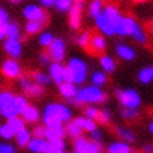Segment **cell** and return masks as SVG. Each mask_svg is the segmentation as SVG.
<instances>
[{"label": "cell", "instance_id": "6da1fadb", "mask_svg": "<svg viewBox=\"0 0 153 153\" xmlns=\"http://www.w3.org/2000/svg\"><path fill=\"white\" fill-rule=\"evenodd\" d=\"M71 118L70 110L64 105L51 103L48 105L44 112V123L48 128L61 126V122H68Z\"/></svg>", "mask_w": 153, "mask_h": 153}, {"label": "cell", "instance_id": "7a4b0ae2", "mask_svg": "<svg viewBox=\"0 0 153 153\" xmlns=\"http://www.w3.org/2000/svg\"><path fill=\"white\" fill-rule=\"evenodd\" d=\"M106 100H107L106 95L95 85V86H87V87L81 88L80 91H77L76 96L74 98H71L70 101L77 103V105H81V103H86V102L100 103V102H105Z\"/></svg>", "mask_w": 153, "mask_h": 153}, {"label": "cell", "instance_id": "3957f363", "mask_svg": "<svg viewBox=\"0 0 153 153\" xmlns=\"http://www.w3.org/2000/svg\"><path fill=\"white\" fill-rule=\"evenodd\" d=\"M0 112H1V116L5 118L18 116L20 111L18 107L16 96H14L9 91H3L0 94Z\"/></svg>", "mask_w": 153, "mask_h": 153}, {"label": "cell", "instance_id": "277c9868", "mask_svg": "<svg viewBox=\"0 0 153 153\" xmlns=\"http://www.w3.org/2000/svg\"><path fill=\"white\" fill-rule=\"evenodd\" d=\"M22 15H24V18L26 20H37V21L45 22V24L48 21V14L41 5H36V4L26 5L24 7V10H22Z\"/></svg>", "mask_w": 153, "mask_h": 153}, {"label": "cell", "instance_id": "5b68a950", "mask_svg": "<svg viewBox=\"0 0 153 153\" xmlns=\"http://www.w3.org/2000/svg\"><path fill=\"white\" fill-rule=\"evenodd\" d=\"M117 97H118L120 102L125 107L137 108L141 103L140 95L133 90H117Z\"/></svg>", "mask_w": 153, "mask_h": 153}, {"label": "cell", "instance_id": "8992f818", "mask_svg": "<svg viewBox=\"0 0 153 153\" xmlns=\"http://www.w3.org/2000/svg\"><path fill=\"white\" fill-rule=\"evenodd\" d=\"M85 6L83 0H76L74 5L71 6L70 11H68V24L72 30H77L81 26V16H82V10Z\"/></svg>", "mask_w": 153, "mask_h": 153}, {"label": "cell", "instance_id": "52a82bcc", "mask_svg": "<svg viewBox=\"0 0 153 153\" xmlns=\"http://www.w3.org/2000/svg\"><path fill=\"white\" fill-rule=\"evenodd\" d=\"M67 66L71 68V71L74 72L75 77V83H82L86 80V74H87V66L83 62L81 59L74 57L68 61Z\"/></svg>", "mask_w": 153, "mask_h": 153}, {"label": "cell", "instance_id": "ba28073f", "mask_svg": "<svg viewBox=\"0 0 153 153\" xmlns=\"http://www.w3.org/2000/svg\"><path fill=\"white\" fill-rule=\"evenodd\" d=\"M138 25L134 18L129 16V15H123L122 19L116 26V35L120 36H131L134 31V29Z\"/></svg>", "mask_w": 153, "mask_h": 153}, {"label": "cell", "instance_id": "9c48e42d", "mask_svg": "<svg viewBox=\"0 0 153 153\" xmlns=\"http://www.w3.org/2000/svg\"><path fill=\"white\" fill-rule=\"evenodd\" d=\"M95 25L98 29V31L102 33L106 36L116 35V26H114L113 22L103 14V11L95 19Z\"/></svg>", "mask_w": 153, "mask_h": 153}, {"label": "cell", "instance_id": "30bf717a", "mask_svg": "<svg viewBox=\"0 0 153 153\" xmlns=\"http://www.w3.org/2000/svg\"><path fill=\"white\" fill-rule=\"evenodd\" d=\"M75 149L81 153H100L101 144L96 141L88 142L86 138L80 136L75 140Z\"/></svg>", "mask_w": 153, "mask_h": 153}, {"label": "cell", "instance_id": "8fae6325", "mask_svg": "<svg viewBox=\"0 0 153 153\" xmlns=\"http://www.w3.org/2000/svg\"><path fill=\"white\" fill-rule=\"evenodd\" d=\"M65 51H66V46H65V41L62 39H55L49 46V52L52 60L57 61V62H61L64 60Z\"/></svg>", "mask_w": 153, "mask_h": 153}, {"label": "cell", "instance_id": "7c38bea8", "mask_svg": "<svg viewBox=\"0 0 153 153\" xmlns=\"http://www.w3.org/2000/svg\"><path fill=\"white\" fill-rule=\"evenodd\" d=\"M3 74L9 79H15L20 75V65L15 61V59H9V60H5L4 64H3Z\"/></svg>", "mask_w": 153, "mask_h": 153}, {"label": "cell", "instance_id": "4fadbf2b", "mask_svg": "<svg viewBox=\"0 0 153 153\" xmlns=\"http://www.w3.org/2000/svg\"><path fill=\"white\" fill-rule=\"evenodd\" d=\"M4 50L7 52V55L13 59H18L21 55V42L20 40H14V39H6L4 41Z\"/></svg>", "mask_w": 153, "mask_h": 153}, {"label": "cell", "instance_id": "5bb4252c", "mask_svg": "<svg viewBox=\"0 0 153 153\" xmlns=\"http://www.w3.org/2000/svg\"><path fill=\"white\" fill-rule=\"evenodd\" d=\"M21 82V87L29 96H40L42 94V86L39 85V83H33L31 81H29L27 79L22 77L20 80Z\"/></svg>", "mask_w": 153, "mask_h": 153}, {"label": "cell", "instance_id": "9a60e30c", "mask_svg": "<svg viewBox=\"0 0 153 153\" xmlns=\"http://www.w3.org/2000/svg\"><path fill=\"white\" fill-rule=\"evenodd\" d=\"M29 149L35 153H48L50 148V142L49 141H44L40 137H36L35 140L30 141L27 144Z\"/></svg>", "mask_w": 153, "mask_h": 153}, {"label": "cell", "instance_id": "2e32d148", "mask_svg": "<svg viewBox=\"0 0 153 153\" xmlns=\"http://www.w3.org/2000/svg\"><path fill=\"white\" fill-rule=\"evenodd\" d=\"M116 53L120 59L126 60V61H132L136 57V51L126 44H117L116 45Z\"/></svg>", "mask_w": 153, "mask_h": 153}, {"label": "cell", "instance_id": "e0dca14e", "mask_svg": "<svg viewBox=\"0 0 153 153\" xmlns=\"http://www.w3.org/2000/svg\"><path fill=\"white\" fill-rule=\"evenodd\" d=\"M64 70L65 67L61 66L60 62L53 61V64L50 65V77L53 80V82H56L57 85H61L64 81Z\"/></svg>", "mask_w": 153, "mask_h": 153}, {"label": "cell", "instance_id": "ac0fdd59", "mask_svg": "<svg viewBox=\"0 0 153 153\" xmlns=\"http://www.w3.org/2000/svg\"><path fill=\"white\" fill-rule=\"evenodd\" d=\"M103 14L113 22L114 26H117V24L120 22V20L122 19V16H123V15L121 14V11H120L118 7H117L116 5H113V4L106 5L105 9H103Z\"/></svg>", "mask_w": 153, "mask_h": 153}, {"label": "cell", "instance_id": "d6986e66", "mask_svg": "<svg viewBox=\"0 0 153 153\" xmlns=\"http://www.w3.org/2000/svg\"><path fill=\"white\" fill-rule=\"evenodd\" d=\"M4 35L6 39H14V40H20L21 37V29L19 26L18 22L15 21H10L7 26L5 27Z\"/></svg>", "mask_w": 153, "mask_h": 153}, {"label": "cell", "instance_id": "ffe728a7", "mask_svg": "<svg viewBox=\"0 0 153 153\" xmlns=\"http://www.w3.org/2000/svg\"><path fill=\"white\" fill-rule=\"evenodd\" d=\"M105 9V5H103V0H91L88 7H87V11L91 19H96L98 15H100Z\"/></svg>", "mask_w": 153, "mask_h": 153}, {"label": "cell", "instance_id": "44dd1931", "mask_svg": "<svg viewBox=\"0 0 153 153\" xmlns=\"http://www.w3.org/2000/svg\"><path fill=\"white\" fill-rule=\"evenodd\" d=\"M60 86V94L64 97H66L67 100H71L77 94V90H76L75 85H72V82H62Z\"/></svg>", "mask_w": 153, "mask_h": 153}, {"label": "cell", "instance_id": "7402d4cb", "mask_svg": "<svg viewBox=\"0 0 153 153\" xmlns=\"http://www.w3.org/2000/svg\"><path fill=\"white\" fill-rule=\"evenodd\" d=\"M45 25V22L42 21H37V20H27V22L25 24V31L26 34L29 35H34V34H37V33H40L42 27Z\"/></svg>", "mask_w": 153, "mask_h": 153}, {"label": "cell", "instance_id": "603a6c76", "mask_svg": "<svg viewBox=\"0 0 153 153\" xmlns=\"http://www.w3.org/2000/svg\"><path fill=\"white\" fill-rule=\"evenodd\" d=\"M90 46L92 48V50H95L96 52H102L106 49V39L102 35H94L92 39H91V44Z\"/></svg>", "mask_w": 153, "mask_h": 153}, {"label": "cell", "instance_id": "cb8c5ba5", "mask_svg": "<svg viewBox=\"0 0 153 153\" xmlns=\"http://www.w3.org/2000/svg\"><path fill=\"white\" fill-rule=\"evenodd\" d=\"M66 134L65 132V128L61 126H57V127H53V128H46V138L49 141L51 140H56V138H64V136Z\"/></svg>", "mask_w": 153, "mask_h": 153}, {"label": "cell", "instance_id": "d4e9b609", "mask_svg": "<svg viewBox=\"0 0 153 153\" xmlns=\"http://www.w3.org/2000/svg\"><path fill=\"white\" fill-rule=\"evenodd\" d=\"M108 153H132L131 147L123 142H114L108 146Z\"/></svg>", "mask_w": 153, "mask_h": 153}, {"label": "cell", "instance_id": "484cf974", "mask_svg": "<svg viewBox=\"0 0 153 153\" xmlns=\"http://www.w3.org/2000/svg\"><path fill=\"white\" fill-rule=\"evenodd\" d=\"M21 114H22V117H24V120L27 122H36L39 120V111L33 106H27L26 108L22 111Z\"/></svg>", "mask_w": 153, "mask_h": 153}, {"label": "cell", "instance_id": "4316f807", "mask_svg": "<svg viewBox=\"0 0 153 153\" xmlns=\"http://www.w3.org/2000/svg\"><path fill=\"white\" fill-rule=\"evenodd\" d=\"M132 37H133V40L134 41H137V42H140V44H147V41H148V36H147V34H146V31L143 30V27L138 24L137 25V27L134 29V31H133V34L131 35Z\"/></svg>", "mask_w": 153, "mask_h": 153}, {"label": "cell", "instance_id": "83f0119b", "mask_svg": "<svg viewBox=\"0 0 153 153\" xmlns=\"http://www.w3.org/2000/svg\"><path fill=\"white\" fill-rule=\"evenodd\" d=\"M9 14L7 11L4 9V7H0V39H4L5 35H4V31H5V27L7 26V24L10 22L9 20Z\"/></svg>", "mask_w": 153, "mask_h": 153}, {"label": "cell", "instance_id": "f1b7e54d", "mask_svg": "<svg viewBox=\"0 0 153 153\" xmlns=\"http://www.w3.org/2000/svg\"><path fill=\"white\" fill-rule=\"evenodd\" d=\"M75 122L77 123L82 129H85V131H94V129H96V125H95V122L94 120H91V118H83V117H80V118H76Z\"/></svg>", "mask_w": 153, "mask_h": 153}, {"label": "cell", "instance_id": "f546056e", "mask_svg": "<svg viewBox=\"0 0 153 153\" xmlns=\"http://www.w3.org/2000/svg\"><path fill=\"white\" fill-rule=\"evenodd\" d=\"M15 136H16V142H18V144L20 147H25V146H27V144H29V142H30V133H29L27 129L22 128V129H20V131H18Z\"/></svg>", "mask_w": 153, "mask_h": 153}, {"label": "cell", "instance_id": "4dcf8cb0", "mask_svg": "<svg viewBox=\"0 0 153 153\" xmlns=\"http://www.w3.org/2000/svg\"><path fill=\"white\" fill-rule=\"evenodd\" d=\"M100 64L103 68V71H106V72H112L114 68H116V62L113 61V59L110 56H106V55L100 59Z\"/></svg>", "mask_w": 153, "mask_h": 153}, {"label": "cell", "instance_id": "1f68e13d", "mask_svg": "<svg viewBox=\"0 0 153 153\" xmlns=\"http://www.w3.org/2000/svg\"><path fill=\"white\" fill-rule=\"evenodd\" d=\"M76 0H56L55 9L60 13H68Z\"/></svg>", "mask_w": 153, "mask_h": 153}, {"label": "cell", "instance_id": "d6a6232c", "mask_svg": "<svg viewBox=\"0 0 153 153\" xmlns=\"http://www.w3.org/2000/svg\"><path fill=\"white\" fill-rule=\"evenodd\" d=\"M53 40H55V37H53V35L51 33H49V31H44L39 36V44L41 45L42 48H49Z\"/></svg>", "mask_w": 153, "mask_h": 153}, {"label": "cell", "instance_id": "836d02e7", "mask_svg": "<svg viewBox=\"0 0 153 153\" xmlns=\"http://www.w3.org/2000/svg\"><path fill=\"white\" fill-rule=\"evenodd\" d=\"M81 129H82V128L74 121V122H70V123L67 125V127H66V132L70 134L72 138H77V137L81 136Z\"/></svg>", "mask_w": 153, "mask_h": 153}, {"label": "cell", "instance_id": "e575fe53", "mask_svg": "<svg viewBox=\"0 0 153 153\" xmlns=\"http://www.w3.org/2000/svg\"><path fill=\"white\" fill-rule=\"evenodd\" d=\"M91 39H92V36H91V34L88 31H83L81 33L77 39H76V42H77L81 48H87L88 45L91 44Z\"/></svg>", "mask_w": 153, "mask_h": 153}, {"label": "cell", "instance_id": "d590c367", "mask_svg": "<svg viewBox=\"0 0 153 153\" xmlns=\"http://www.w3.org/2000/svg\"><path fill=\"white\" fill-rule=\"evenodd\" d=\"M14 134H16V131L9 125L6 123L4 126L0 127V136L3 137V138H6V140H10L14 137Z\"/></svg>", "mask_w": 153, "mask_h": 153}, {"label": "cell", "instance_id": "8d00e7d4", "mask_svg": "<svg viewBox=\"0 0 153 153\" xmlns=\"http://www.w3.org/2000/svg\"><path fill=\"white\" fill-rule=\"evenodd\" d=\"M117 133H118V136H120L125 142H134V140H136L133 132L129 131V129L118 128V129H117Z\"/></svg>", "mask_w": 153, "mask_h": 153}, {"label": "cell", "instance_id": "74e56055", "mask_svg": "<svg viewBox=\"0 0 153 153\" xmlns=\"http://www.w3.org/2000/svg\"><path fill=\"white\" fill-rule=\"evenodd\" d=\"M138 80L142 83H149L152 79V74H151V67H144L138 72Z\"/></svg>", "mask_w": 153, "mask_h": 153}, {"label": "cell", "instance_id": "f35d334b", "mask_svg": "<svg viewBox=\"0 0 153 153\" xmlns=\"http://www.w3.org/2000/svg\"><path fill=\"white\" fill-rule=\"evenodd\" d=\"M7 123H9L15 131H20V129L24 128V121L18 118L16 116H14V117H10V118H7Z\"/></svg>", "mask_w": 153, "mask_h": 153}, {"label": "cell", "instance_id": "ab89813d", "mask_svg": "<svg viewBox=\"0 0 153 153\" xmlns=\"http://www.w3.org/2000/svg\"><path fill=\"white\" fill-rule=\"evenodd\" d=\"M33 80L35 81V82H37L39 85H41V86H44V85H48L49 83V77L45 74H42V72H34L33 74Z\"/></svg>", "mask_w": 153, "mask_h": 153}, {"label": "cell", "instance_id": "60d3db41", "mask_svg": "<svg viewBox=\"0 0 153 153\" xmlns=\"http://www.w3.org/2000/svg\"><path fill=\"white\" fill-rule=\"evenodd\" d=\"M91 81H92V83H95L96 86H102L106 82V75L103 72H95L92 75V77H91Z\"/></svg>", "mask_w": 153, "mask_h": 153}, {"label": "cell", "instance_id": "b9f144b4", "mask_svg": "<svg viewBox=\"0 0 153 153\" xmlns=\"http://www.w3.org/2000/svg\"><path fill=\"white\" fill-rule=\"evenodd\" d=\"M137 110L136 108H132V107H125L123 110H122V116L127 120H132L134 117H137Z\"/></svg>", "mask_w": 153, "mask_h": 153}, {"label": "cell", "instance_id": "7bdbcfd3", "mask_svg": "<svg viewBox=\"0 0 153 153\" xmlns=\"http://www.w3.org/2000/svg\"><path fill=\"white\" fill-rule=\"evenodd\" d=\"M97 120L100 122H102V123H108V122L111 121V113H110V111H107V110L101 111L100 114H98Z\"/></svg>", "mask_w": 153, "mask_h": 153}, {"label": "cell", "instance_id": "ee69618b", "mask_svg": "<svg viewBox=\"0 0 153 153\" xmlns=\"http://www.w3.org/2000/svg\"><path fill=\"white\" fill-rule=\"evenodd\" d=\"M64 81L65 82H75V77H74V72L71 71V68L66 66L64 70Z\"/></svg>", "mask_w": 153, "mask_h": 153}, {"label": "cell", "instance_id": "f6af8a7d", "mask_svg": "<svg viewBox=\"0 0 153 153\" xmlns=\"http://www.w3.org/2000/svg\"><path fill=\"white\" fill-rule=\"evenodd\" d=\"M85 113H86V117H88L91 120H97L98 114H100V112H98L96 108H94V107H87Z\"/></svg>", "mask_w": 153, "mask_h": 153}, {"label": "cell", "instance_id": "bcb514c9", "mask_svg": "<svg viewBox=\"0 0 153 153\" xmlns=\"http://www.w3.org/2000/svg\"><path fill=\"white\" fill-rule=\"evenodd\" d=\"M39 4L45 9H50V7H55L56 0H39Z\"/></svg>", "mask_w": 153, "mask_h": 153}, {"label": "cell", "instance_id": "7dc6e473", "mask_svg": "<svg viewBox=\"0 0 153 153\" xmlns=\"http://www.w3.org/2000/svg\"><path fill=\"white\" fill-rule=\"evenodd\" d=\"M0 153H15V148L10 144H1L0 146Z\"/></svg>", "mask_w": 153, "mask_h": 153}, {"label": "cell", "instance_id": "c3c4849f", "mask_svg": "<svg viewBox=\"0 0 153 153\" xmlns=\"http://www.w3.org/2000/svg\"><path fill=\"white\" fill-rule=\"evenodd\" d=\"M51 60H52V57H51V55H50V52L42 53V55L40 56V62H41V64H44V65L50 64V62H51Z\"/></svg>", "mask_w": 153, "mask_h": 153}, {"label": "cell", "instance_id": "681fc988", "mask_svg": "<svg viewBox=\"0 0 153 153\" xmlns=\"http://www.w3.org/2000/svg\"><path fill=\"white\" fill-rule=\"evenodd\" d=\"M34 134L36 137H40V138H42V137L46 136V128H44V127H36L34 129Z\"/></svg>", "mask_w": 153, "mask_h": 153}, {"label": "cell", "instance_id": "f907efd6", "mask_svg": "<svg viewBox=\"0 0 153 153\" xmlns=\"http://www.w3.org/2000/svg\"><path fill=\"white\" fill-rule=\"evenodd\" d=\"M91 138H92V141L100 142L101 141V133H100V131H97V129L91 131Z\"/></svg>", "mask_w": 153, "mask_h": 153}, {"label": "cell", "instance_id": "816d5d0a", "mask_svg": "<svg viewBox=\"0 0 153 153\" xmlns=\"http://www.w3.org/2000/svg\"><path fill=\"white\" fill-rule=\"evenodd\" d=\"M143 151H144V153H152L153 152V147L149 146V144H147V146L143 147Z\"/></svg>", "mask_w": 153, "mask_h": 153}, {"label": "cell", "instance_id": "f5cc1de1", "mask_svg": "<svg viewBox=\"0 0 153 153\" xmlns=\"http://www.w3.org/2000/svg\"><path fill=\"white\" fill-rule=\"evenodd\" d=\"M9 1H10V3H13V4H19V3L21 1V0H9Z\"/></svg>", "mask_w": 153, "mask_h": 153}, {"label": "cell", "instance_id": "db71d44e", "mask_svg": "<svg viewBox=\"0 0 153 153\" xmlns=\"http://www.w3.org/2000/svg\"><path fill=\"white\" fill-rule=\"evenodd\" d=\"M149 131L153 133V122H151V125H149Z\"/></svg>", "mask_w": 153, "mask_h": 153}, {"label": "cell", "instance_id": "11a10c76", "mask_svg": "<svg viewBox=\"0 0 153 153\" xmlns=\"http://www.w3.org/2000/svg\"><path fill=\"white\" fill-rule=\"evenodd\" d=\"M133 1H137V3H143V1H146V0H133Z\"/></svg>", "mask_w": 153, "mask_h": 153}, {"label": "cell", "instance_id": "9f6ffc18", "mask_svg": "<svg viewBox=\"0 0 153 153\" xmlns=\"http://www.w3.org/2000/svg\"><path fill=\"white\" fill-rule=\"evenodd\" d=\"M151 74H152V79H153V66H151Z\"/></svg>", "mask_w": 153, "mask_h": 153}, {"label": "cell", "instance_id": "6f0895ef", "mask_svg": "<svg viewBox=\"0 0 153 153\" xmlns=\"http://www.w3.org/2000/svg\"><path fill=\"white\" fill-rule=\"evenodd\" d=\"M57 153H65V152H64V151H60V152H57Z\"/></svg>", "mask_w": 153, "mask_h": 153}, {"label": "cell", "instance_id": "680465c9", "mask_svg": "<svg viewBox=\"0 0 153 153\" xmlns=\"http://www.w3.org/2000/svg\"><path fill=\"white\" fill-rule=\"evenodd\" d=\"M74 153H81V152H79V151H75V152H74Z\"/></svg>", "mask_w": 153, "mask_h": 153}, {"label": "cell", "instance_id": "91938a15", "mask_svg": "<svg viewBox=\"0 0 153 153\" xmlns=\"http://www.w3.org/2000/svg\"><path fill=\"white\" fill-rule=\"evenodd\" d=\"M152 31H153V25H152Z\"/></svg>", "mask_w": 153, "mask_h": 153}, {"label": "cell", "instance_id": "94428289", "mask_svg": "<svg viewBox=\"0 0 153 153\" xmlns=\"http://www.w3.org/2000/svg\"><path fill=\"white\" fill-rule=\"evenodd\" d=\"M152 25H153V22H152Z\"/></svg>", "mask_w": 153, "mask_h": 153}]
</instances>
